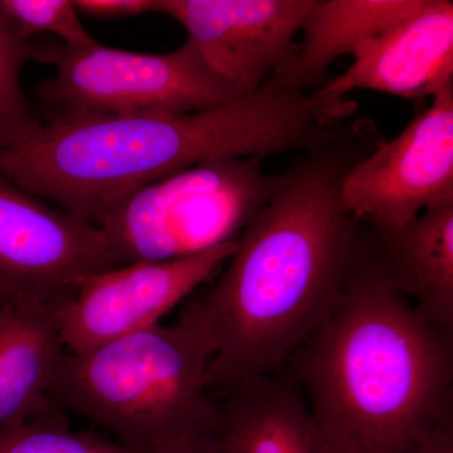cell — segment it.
Wrapping results in <instances>:
<instances>
[{"label":"cell","instance_id":"5","mask_svg":"<svg viewBox=\"0 0 453 453\" xmlns=\"http://www.w3.org/2000/svg\"><path fill=\"white\" fill-rule=\"evenodd\" d=\"M262 157H225L198 164L134 190L94 225L105 234L115 267L174 261L237 240L281 186Z\"/></svg>","mask_w":453,"mask_h":453},{"label":"cell","instance_id":"11","mask_svg":"<svg viewBox=\"0 0 453 453\" xmlns=\"http://www.w3.org/2000/svg\"><path fill=\"white\" fill-rule=\"evenodd\" d=\"M453 85V2L421 0L418 7L353 53L345 73L325 91L345 97L354 89L405 100L434 97Z\"/></svg>","mask_w":453,"mask_h":453},{"label":"cell","instance_id":"15","mask_svg":"<svg viewBox=\"0 0 453 453\" xmlns=\"http://www.w3.org/2000/svg\"><path fill=\"white\" fill-rule=\"evenodd\" d=\"M421 0H314L301 32L303 42L290 61L273 76L308 91L325 80L342 56L387 31L418 7Z\"/></svg>","mask_w":453,"mask_h":453},{"label":"cell","instance_id":"10","mask_svg":"<svg viewBox=\"0 0 453 453\" xmlns=\"http://www.w3.org/2000/svg\"><path fill=\"white\" fill-rule=\"evenodd\" d=\"M314 0H157L203 61L240 95L257 91L292 58Z\"/></svg>","mask_w":453,"mask_h":453},{"label":"cell","instance_id":"20","mask_svg":"<svg viewBox=\"0 0 453 453\" xmlns=\"http://www.w3.org/2000/svg\"><path fill=\"white\" fill-rule=\"evenodd\" d=\"M410 453H453V418L428 431Z\"/></svg>","mask_w":453,"mask_h":453},{"label":"cell","instance_id":"13","mask_svg":"<svg viewBox=\"0 0 453 453\" xmlns=\"http://www.w3.org/2000/svg\"><path fill=\"white\" fill-rule=\"evenodd\" d=\"M365 226L399 292L429 323L453 332V196L402 226Z\"/></svg>","mask_w":453,"mask_h":453},{"label":"cell","instance_id":"19","mask_svg":"<svg viewBox=\"0 0 453 453\" xmlns=\"http://www.w3.org/2000/svg\"><path fill=\"white\" fill-rule=\"evenodd\" d=\"M77 13L88 17L124 18L157 12V0H74Z\"/></svg>","mask_w":453,"mask_h":453},{"label":"cell","instance_id":"12","mask_svg":"<svg viewBox=\"0 0 453 453\" xmlns=\"http://www.w3.org/2000/svg\"><path fill=\"white\" fill-rule=\"evenodd\" d=\"M196 453H326L305 395L290 375L275 372L238 384Z\"/></svg>","mask_w":453,"mask_h":453},{"label":"cell","instance_id":"8","mask_svg":"<svg viewBox=\"0 0 453 453\" xmlns=\"http://www.w3.org/2000/svg\"><path fill=\"white\" fill-rule=\"evenodd\" d=\"M342 195L357 222L377 226L404 225L453 196V85L395 139L357 159Z\"/></svg>","mask_w":453,"mask_h":453},{"label":"cell","instance_id":"4","mask_svg":"<svg viewBox=\"0 0 453 453\" xmlns=\"http://www.w3.org/2000/svg\"><path fill=\"white\" fill-rule=\"evenodd\" d=\"M211 359L207 333L183 308L175 323L82 353L62 351L50 402L134 451L198 449L219 411L208 378Z\"/></svg>","mask_w":453,"mask_h":453},{"label":"cell","instance_id":"14","mask_svg":"<svg viewBox=\"0 0 453 453\" xmlns=\"http://www.w3.org/2000/svg\"><path fill=\"white\" fill-rule=\"evenodd\" d=\"M61 310L0 308V428L57 412L49 390L61 356Z\"/></svg>","mask_w":453,"mask_h":453},{"label":"cell","instance_id":"17","mask_svg":"<svg viewBox=\"0 0 453 453\" xmlns=\"http://www.w3.org/2000/svg\"><path fill=\"white\" fill-rule=\"evenodd\" d=\"M0 453H142L94 432H74L57 412L0 428ZM160 453V452H159Z\"/></svg>","mask_w":453,"mask_h":453},{"label":"cell","instance_id":"1","mask_svg":"<svg viewBox=\"0 0 453 453\" xmlns=\"http://www.w3.org/2000/svg\"><path fill=\"white\" fill-rule=\"evenodd\" d=\"M366 136L315 149L286 170L225 270L184 306L210 338L214 395L281 371L338 308L363 229L342 202V180Z\"/></svg>","mask_w":453,"mask_h":453},{"label":"cell","instance_id":"9","mask_svg":"<svg viewBox=\"0 0 453 453\" xmlns=\"http://www.w3.org/2000/svg\"><path fill=\"white\" fill-rule=\"evenodd\" d=\"M237 240L174 261H140L88 277L61 310L59 339L82 353L160 324L231 257Z\"/></svg>","mask_w":453,"mask_h":453},{"label":"cell","instance_id":"3","mask_svg":"<svg viewBox=\"0 0 453 453\" xmlns=\"http://www.w3.org/2000/svg\"><path fill=\"white\" fill-rule=\"evenodd\" d=\"M283 368L326 453H410L453 418V332L399 292L365 229L338 308Z\"/></svg>","mask_w":453,"mask_h":453},{"label":"cell","instance_id":"18","mask_svg":"<svg viewBox=\"0 0 453 453\" xmlns=\"http://www.w3.org/2000/svg\"><path fill=\"white\" fill-rule=\"evenodd\" d=\"M0 20L22 41L52 33L68 49H88L97 43L86 31L71 0H0Z\"/></svg>","mask_w":453,"mask_h":453},{"label":"cell","instance_id":"7","mask_svg":"<svg viewBox=\"0 0 453 453\" xmlns=\"http://www.w3.org/2000/svg\"><path fill=\"white\" fill-rule=\"evenodd\" d=\"M113 267L96 225L0 177V308L62 310L88 277Z\"/></svg>","mask_w":453,"mask_h":453},{"label":"cell","instance_id":"2","mask_svg":"<svg viewBox=\"0 0 453 453\" xmlns=\"http://www.w3.org/2000/svg\"><path fill=\"white\" fill-rule=\"evenodd\" d=\"M347 113L344 101L321 89L271 76L208 111L50 119L37 138L0 150V177L95 223L122 196L198 164L333 144Z\"/></svg>","mask_w":453,"mask_h":453},{"label":"cell","instance_id":"21","mask_svg":"<svg viewBox=\"0 0 453 453\" xmlns=\"http://www.w3.org/2000/svg\"><path fill=\"white\" fill-rule=\"evenodd\" d=\"M196 449H170V451L160 452V453H196Z\"/></svg>","mask_w":453,"mask_h":453},{"label":"cell","instance_id":"6","mask_svg":"<svg viewBox=\"0 0 453 453\" xmlns=\"http://www.w3.org/2000/svg\"><path fill=\"white\" fill-rule=\"evenodd\" d=\"M33 61L56 68V73L35 89L44 121L202 112L243 96L217 76L187 41L180 49L163 55L109 49L98 42L80 50L57 42H35Z\"/></svg>","mask_w":453,"mask_h":453},{"label":"cell","instance_id":"16","mask_svg":"<svg viewBox=\"0 0 453 453\" xmlns=\"http://www.w3.org/2000/svg\"><path fill=\"white\" fill-rule=\"evenodd\" d=\"M35 47V42L19 40L0 20V150L26 144L43 129L20 85V73L33 61Z\"/></svg>","mask_w":453,"mask_h":453}]
</instances>
